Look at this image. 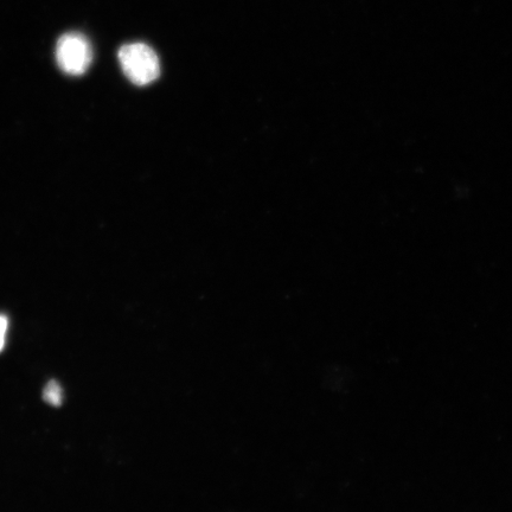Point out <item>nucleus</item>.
<instances>
[{
	"instance_id": "f257e3e1",
	"label": "nucleus",
	"mask_w": 512,
	"mask_h": 512,
	"mask_svg": "<svg viewBox=\"0 0 512 512\" xmlns=\"http://www.w3.org/2000/svg\"><path fill=\"white\" fill-rule=\"evenodd\" d=\"M119 62L127 79L137 86L150 85L160 74L155 50L144 43L126 44L119 51Z\"/></svg>"
},
{
	"instance_id": "f03ea898",
	"label": "nucleus",
	"mask_w": 512,
	"mask_h": 512,
	"mask_svg": "<svg viewBox=\"0 0 512 512\" xmlns=\"http://www.w3.org/2000/svg\"><path fill=\"white\" fill-rule=\"evenodd\" d=\"M56 59L64 73L82 75L91 66L93 50L85 36L76 34L64 35L56 47Z\"/></svg>"
},
{
	"instance_id": "7ed1b4c3",
	"label": "nucleus",
	"mask_w": 512,
	"mask_h": 512,
	"mask_svg": "<svg viewBox=\"0 0 512 512\" xmlns=\"http://www.w3.org/2000/svg\"><path fill=\"white\" fill-rule=\"evenodd\" d=\"M43 399L49 405L59 407L63 401V390L59 382L50 381L43 390Z\"/></svg>"
},
{
	"instance_id": "20e7f679",
	"label": "nucleus",
	"mask_w": 512,
	"mask_h": 512,
	"mask_svg": "<svg viewBox=\"0 0 512 512\" xmlns=\"http://www.w3.org/2000/svg\"><path fill=\"white\" fill-rule=\"evenodd\" d=\"M9 320L5 316H0V351L5 347L6 331H8Z\"/></svg>"
}]
</instances>
